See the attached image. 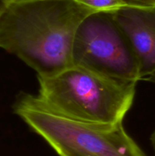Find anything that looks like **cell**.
I'll list each match as a JSON object with an SVG mask.
<instances>
[{"instance_id":"6da1fadb","label":"cell","mask_w":155,"mask_h":156,"mask_svg":"<svg viewBox=\"0 0 155 156\" xmlns=\"http://www.w3.org/2000/svg\"><path fill=\"white\" fill-rule=\"evenodd\" d=\"M92 9L74 0H12L0 14V48L50 76L72 65L76 30Z\"/></svg>"},{"instance_id":"7a4b0ae2","label":"cell","mask_w":155,"mask_h":156,"mask_svg":"<svg viewBox=\"0 0 155 156\" xmlns=\"http://www.w3.org/2000/svg\"><path fill=\"white\" fill-rule=\"evenodd\" d=\"M40 101L72 120L115 123L133 105L136 82L116 80L71 65L50 76H37Z\"/></svg>"},{"instance_id":"3957f363","label":"cell","mask_w":155,"mask_h":156,"mask_svg":"<svg viewBox=\"0 0 155 156\" xmlns=\"http://www.w3.org/2000/svg\"><path fill=\"white\" fill-rule=\"evenodd\" d=\"M14 112L59 156H147L127 133L122 121L94 123L72 120L24 94Z\"/></svg>"},{"instance_id":"277c9868","label":"cell","mask_w":155,"mask_h":156,"mask_svg":"<svg viewBox=\"0 0 155 156\" xmlns=\"http://www.w3.org/2000/svg\"><path fill=\"white\" fill-rule=\"evenodd\" d=\"M73 66L116 80L138 82L139 65L114 12H95L82 20L71 50Z\"/></svg>"},{"instance_id":"5b68a950","label":"cell","mask_w":155,"mask_h":156,"mask_svg":"<svg viewBox=\"0 0 155 156\" xmlns=\"http://www.w3.org/2000/svg\"><path fill=\"white\" fill-rule=\"evenodd\" d=\"M114 15L135 52L144 80L155 73V7L127 5Z\"/></svg>"},{"instance_id":"8992f818","label":"cell","mask_w":155,"mask_h":156,"mask_svg":"<svg viewBox=\"0 0 155 156\" xmlns=\"http://www.w3.org/2000/svg\"><path fill=\"white\" fill-rule=\"evenodd\" d=\"M76 2L97 12H115L127 3L124 0H74Z\"/></svg>"},{"instance_id":"52a82bcc","label":"cell","mask_w":155,"mask_h":156,"mask_svg":"<svg viewBox=\"0 0 155 156\" xmlns=\"http://www.w3.org/2000/svg\"><path fill=\"white\" fill-rule=\"evenodd\" d=\"M128 5L141 6V7H152L155 6V0H124Z\"/></svg>"},{"instance_id":"ba28073f","label":"cell","mask_w":155,"mask_h":156,"mask_svg":"<svg viewBox=\"0 0 155 156\" xmlns=\"http://www.w3.org/2000/svg\"><path fill=\"white\" fill-rule=\"evenodd\" d=\"M150 143H151L152 148H153V153H154V156H155V130L152 133L151 136H150Z\"/></svg>"},{"instance_id":"9c48e42d","label":"cell","mask_w":155,"mask_h":156,"mask_svg":"<svg viewBox=\"0 0 155 156\" xmlns=\"http://www.w3.org/2000/svg\"><path fill=\"white\" fill-rule=\"evenodd\" d=\"M144 80L147 81V82H151V83L155 84V73H153V74L150 75V76H147V77H146Z\"/></svg>"},{"instance_id":"30bf717a","label":"cell","mask_w":155,"mask_h":156,"mask_svg":"<svg viewBox=\"0 0 155 156\" xmlns=\"http://www.w3.org/2000/svg\"><path fill=\"white\" fill-rule=\"evenodd\" d=\"M6 3L7 2H5L4 0H0V14H1L2 12L3 9H4V7L5 6Z\"/></svg>"},{"instance_id":"8fae6325","label":"cell","mask_w":155,"mask_h":156,"mask_svg":"<svg viewBox=\"0 0 155 156\" xmlns=\"http://www.w3.org/2000/svg\"><path fill=\"white\" fill-rule=\"evenodd\" d=\"M5 2H9V1H12V0H4Z\"/></svg>"},{"instance_id":"7c38bea8","label":"cell","mask_w":155,"mask_h":156,"mask_svg":"<svg viewBox=\"0 0 155 156\" xmlns=\"http://www.w3.org/2000/svg\"><path fill=\"white\" fill-rule=\"evenodd\" d=\"M153 7H155V6H153Z\"/></svg>"}]
</instances>
